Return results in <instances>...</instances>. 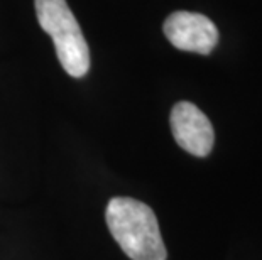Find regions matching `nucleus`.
I'll use <instances>...</instances> for the list:
<instances>
[{
	"mask_svg": "<svg viewBox=\"0 0 262 260\" xmlns=\"http://www.w3.org/2000/svg\"><path fill=\"white\" fill-rule=\"evenodd\" d=\"M171 132L176 144L191 156L206 157L213 149L215 132L208 117L189 102L176 103L171 110Z\"/></svg>",
	"mask_w": 262,
	"mask_h": 260,
	"instance_id": "nucleus-4",
	"label": "nucleus"
},
{
	"mask_svg": "<svg viewBox=\"0 0 262 260\" xmlns=\"http://www.w3.org/2000/svg\"><path fill=\"white\" fill-rule=\"evenodd\" d=\"M110 233L130 260H166L163 237L154 211L134 198L115 196L105 209Z\"/></svg>",
	"mask_w": 262,
	"mask_h": 260,
	"instance_id": "nucleus-1",
	"label": "nucleus"
},
{
	"mask_svg": "<svg viewBox=\"0 0 262 260\" xmlns=\"http://www.w3.org/2000/svg\"><path fill=\"white\" fill-rule=\"evenodd\" d=\"M36 17L51 36L63 69L73 78H83L90 69V49L75 14L66 0H34Z\"/></svg>",
	"mask_w": 262,
	"mask_h": 260,
	"instance_id": "nucleus-2",
	"label": "nucleus"
},
{
	"mask_svg": "<svg viewBox=\"0 0 262 260\" xmlns=\"http://www.w3.org/2000/svg\"><path fill=\"white\" fill-rule=\"evenodd\" d=\"M164 36L176 49L210 54L219 42V29L208 17L196 12H172L163 26Z\"/></svg>",
	"mask_w": 262,
	"mask_h": 260,
	"instance_id": "nucleus-3",
	"label": "nucleus"
}]
</instances>
